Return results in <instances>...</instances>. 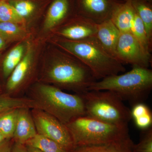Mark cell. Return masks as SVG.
Returning <instances> with one entry per match:
<instances>
[{
	"label": "cell",
	"mask_w": 152,
	"mask_h": 152,
	"mask_svg": "<svg viewBox=\"0 0 152 152\" xmlns=\"http://www.w3.org/2000/svg\"><path fill=\"white\" fill-rule=\"evenodd\" d=\"M18 110L11 109L0 113V132L6 139L13 137Z\"/></svg>",
	"instance_id": "cell-21"
},
{
	"label": "cell",
	"mask_w": 152,
	"mask_h": 152,
	"mask_svg": "<svg viewBox=\"0 0 152 152\" xmlns=\"http://www.w3.org/2000/svg\"><path fill=\"white\" fill-rule=\"evenodd\" d=\"M2 93H3L2 88L1 86L0 85V94H2Z\"/></svg>",
	"instance_id": "cell-33"
},
{
	"label": "cell",
	"mask_w": 152,
	"mask_h": 152,
	"mask_svg": "<svg viewBox=\"0 0 152 152\" xmlns=\"http://www.w3.org/2000/svg\"><path fill=\"white\" fill-rule=\"evenodd\" d=\"M25 145L34 147L43 152H66L56 142L38 134Z\"/></svg>",
	"instance_id": "cell-23"
},
{
	"label": "cell",
	"mask_w": 152,
	"mask_h": 152,
	"mask_svg": "<svg viewBox=\"0 0 152 152\" xmlns=\"http://www.w3.org/2000/svg\"><path fill=\"white\" fill-rule=\"evenodd\" d=\"M0 35L8 43L23 39L26 36V33L18 24L0 22Z\"/></svg>",
	"instance_id": "cell-24"
},
{
	"label": "cell",
	"mask_w": 152,
	"mask_h": 152,
	"mask_svg": "<svg viewBox=\"0 0 152 152\" xmlns=\"http://www.w3.org/2000/svg\"><path fill=\"white\" fill-rule=\"evenodd\" d=\"M70 10L69 0H54L47 13L44 28L51 29L61 24L67 19Z\"/></svg>",
	"instance_id": "cell-15"
},
{
	"label": "cell",
	"mask_w": 152,
	"mask_h": 152,
	"mask_svg": "<svg viewBox=\"0 0 152 152\" xmlns=\"http://www.w3.org/2000/svg\"><path fill=\"white\" fill-rule=\"evenodd\" d=\"M31 109H19L13 137L14 142L24 145L37 134L32 115Z\"/></svg>",
	"instance_id": "cell-12"
},
{
	"label": "cell",
	"mask_w": 152,
	"mask_h": 152,
	"mask_svg": "<svg viewBox=\"0 0 152 152\" xmlns=\"http://www.w3.org/2000/svg\"><path fill=\"white\" fill-rule=\"evenodd\" d=\"M56 44L87 66L96 81L126 70L123 64L106 51L96 37L80 41L61 39Z\"/></svg>",
	"instance_id": "cell-1"
},
{
	"label": "cell",
	"mask_w": 152,
	"mask_h": 152,
	"mask_svg": "<svg viewBox=\"0 0 152 152\" xmlns=\"http://www.w3.org/2000/svg\"><path fill=\"white\" fill-rule=\"evenodd\" d=\"M152 89V71L148 68L133 66L122 75L108 76L96 81L88 91H109L117 95L124 102L133 106L144 103Z\"/></svg>",
	"instance_id": "cell-2"
},
{
	"label": "cell",
	"mask_w": 152,
	"mask_h": 152,
	"mask_svg": "<svg viewBox=\"0 0 152 152\" xmlns=\"http://www.w3.org/2000/svg\"><path fill=\"white\" fill-rule=\"evenodd\" d=\"M131 32L146 53L148 55H151L152 45L148 39L143 23L136 12Z\"/></svg>",
	"instance_id": "cell-22"
},
{
	"label": "cell",
	"mask_w": 152,
	"mask_h": 152,
	"mask_svg": "<svg viewBox=\"0 0 152 152\" xmlns=\"http://www.w3.org/2000/svg\"><path fill=\"white\" fill-rule=\"evenodd\" d=\"M7 43V42L0 35V53L2 52L5 48Z\"/></svg>",
	"instance_id": "cell-30"
},
{
	"label": "cell",
	"mask_w": 152,
	"mask_h": 152,
	"mask_svg": "<svg viewBox=\"0 0 152 152\" xmlns=\"http://www.w3.org/2000/svg\"><path fill=\"white\" fill-rule=\"evenodd\" d=\"M124 1H126L127 0H124ZM146 1H148L150 2L151 1V0H146Z\"/></svg>",
	"instance_id": "cell-34"
},
{
	"label": "cell",
	"mask_w": 152,
	"mask_h": 152,
	"mask_svg": "<svg viewBox=\"0 0 152 152\" xmlns=\"http://www.w3.org/2000/svg\"><path fill=\"white\" fill-rule=\"evenodd\" d=\"M117 4L113 0H79V15L99 24L110 19Z\"/></svg>",
	"instance_id": "cell-10"
},
{
	"label": "cell",
	"mask_w": 152,
	"mask_h": 152,
	"mask_svg": "<svg viewBox=\"0 0 152 152\" xmlns=\"http://www.w3.org/2000/svg\"><path fill=\"white\" fill-rule=\"evenodd\" d=\"M98 24L79 15L57 31L61 37L71 41H80L96 37Z\"/></svg>",
	"instance_id": "cell-9"
},
{
	"label": "cell",
	"mask_w": 152,
	"mask_h": 152,
	"mask_svg": "<svg viewBox=\"0 0 152 152\" xmlns=\"http://www.w3.org/2000/svg\"><path fill=\"white\" fill-rule=\"evenodd\" d=\"M136 13L141 20L150 42L152 45V9L146 0H132Z\"/></svg>",
	"instance_id": "cell-17"
},
{
	"label": "cell",
	"mask_w": 152,
	"mask_h": 152,
	"mask_svg": "<svg viewBox=\"0 0 152 152\" xmlns=\"http://www.w3.org/2000/svg\"><path fill=\"white\" fill-rule=\"evenodd\" d=\"M23 107L38 109L36 102L31 98L14 97L6 93L0 94V113L11 109Z\"/></svg>",
	"instance_id": "cell-18"
},
{
	"label": "cell",
	"mask_w": 152,
	"mask_h": 152,
	"mask_svg": "<svg viewBox=\"0 0 152 152\" xmlns=\"http://www.w3.org/2000/svg\"><path fill=\"white\" fill-rule=\"evenodd\" d=\"M6 140H7V139L4 137L2 134L0 132V144H1L4 141Z\"/></svg>",
	"instance_id": "cell-32"
},
{
	"label": "cell",
	"mask_w": 152,
	"mask_h": 152,
	"mask_svg": "<svg viewBox=\"0 0 152 152\" xmlns=\"http://www.w3.org/2000/svg\"><path fill=\"white\" fill-rule=\"evenodd\" d=\"M135 13L132 0H127L123 4L117 3L110 19L121 33L130 32Z\"/></svg>",
	"instance_id": "cell-14"
},
{
	"label": "cell",
	"mask_w": 152,
	"mask_h": 152,
	"mask_svg": "<svg viewBox=\"0 0 152 152\" xmlns=\"http://www.w3.org/2000/svg\"><path fill=\"white\" fill-rule=\"evenodd\" d=\"M31 112L37 134L53 140L66 152L75 148L65 124L40 109H31Z\"/></svg>",
	"instance_id": "cell-7"
},
{
	"label": "cell",
	"mask_w": 152,
	"mask_h": 152,
	"mask_svg": "<svg viewBox=\"0 0 152 152\" xmlns=\"http://www.w3.org/2000/svg\"><path fill=\"white\" fill-rule=\"evenodd\" d=\"M131 138L110 143L76 147L70 152H134Z\"/></svg>",
	"instance_id": "cell-16"
},
{
	"label": "cell",
	"mask_w": 152,
	"mask_h": 152,
	"mask_svg": "<svg viewBox=\"0 0 152 152\" xmlns=\"http://www.w3.org/2000/svg\"><path fill=\"white\" fill-rule=\"evenodd\" d=\"M25 47L20 44L12 49L4 58L2 63V72L5 78H7L20 62L24 53Z\"/></svg>",
	"instance_id": "cell-20"
},
{
	"label": "cell",
	"mask_w": 152,
	"mask_h": 152,
	"mask_svg": "<svg viewBox=\"0 0 152 152\" xmlns=\"http://www.w3.org/2000/svg\"><path fill=\"white\" fill-rule=\"evenodd\" d=\"M58 57L47 72L50 81L61 89L72 90L78 94L88 91L96 81L90 69L73 55Z\"/></svg>",
	"instance_id": "cell-5"
},
{
	"label": "cell",
	"mask_w": 152,
	"mask_h": 152,
	"mask_svg": "<svg viewBox=\"0 0 152 152\" xmlns=\"http://www.w3.org/2000/svg\"><path fill=\"white\" fill-rule=\"evenodd\" d=\"M116 58L123 64L148 68L151 55L146 53L130 31L121 33L116 49Z\"/></svg>",
	"instance_id": "cell-8"
},
{
	"label": "cell",
	"mask_w": 152,
	"mask_h": 152,
	"mask_svg": "<svg viewBox=\"0 0 152 152\" xmlns=\"http://www.w3.org/2000/svg\"><path fill=\"white\" fill-rule=\"evenodd\" d=\"M9 2L19 15L24 19L30 16L36 9L35 4L29 0H10Z\"/></svg>",
	"instance_id": "cell-26"
},
{
	"label": "cell",
	"mask_w": 152,
	"mask_h": 152,
	"mask_svg": "<svg viewBox=\"0 0 152 152\" xmlns=\"http://www.w3.org/2000/svg\"><path fill=\"white\" fill-rule=\"evenodd\" d=\"M140 142L134 144V152H152V127L142 130Z\"/></svg>",
	"instance_id": "cell-27"
},
{
	"label": "cell",
	"mask_w": 152,
	"mask_h": 152,
	"mask_svg": "<svg viewBox=\"0 0 152 152\" xmlns=\"http://www.w3.org/2000/svg\"><path fill=\"white\" fill-rule=\"evenodd\" d=\"M86 115L104 122L128 125L131 110L117 95L109 91H88L82 94Z\"/></svg>",
	"instance_id": "cell-6"
},
{
	"label": "cell",
	"mask_w": 152,
	"mask_h": 152,
	"mask_svg": "<svg viewBox=\"0 0 152 152\" xmlns=\"http://www.w3.org/2000/svg\"><path fill=\"white\" fill-rule=\"evenodd\" d=\"M33 51L29 45L26 52L20 62L18 64L8 78L6 86L7 94L17 97L31 71L32 62Z\"/></svg>",
	"instance_id": "cell-11"
},
{
	"label": "cell",
	"mask_w": 152,
	"mask_h": 152,
	"mask_svg": "<svg viewBox=\"0 0 152 152\" xmlns=\"http://www.w3.org/2000/svg\"><path fill=\"white\" fill-rule=\"evenodd\" d=\"M121 32L110 19L98 24L96 37L105 50L116 58V49Z\"/></svg>",
	"instance_id": "cell-13"
},
{
	"label": "cell",
	"mask_w": 152,
	"mask_h": 152,
	"mask_svg": "<svg viewBox=\"0 0 152 152\" xmlns=\"http://www.w3.org/2000/svg\"><path fill=\"white\" fill-rule=\"evenodd\" d=\"M26 148L27 152H43L37 148H36L34 147L29 146L25 145Z\"/></svg>",
	"instance_id": "cell-31"
},
{
	"label": "cell",
	"mask_w": 152,
	"mask_h": 152,
	"mask_svg": "<svg viewBox=\"0 0 152 152\" xmlns=\"http://www.w3.org/2000/svg\"><path fill=\"white\" fill-rule=\"evenodd\" d=\"M24 21L8 0H0V22L21 24Z\"/></svg>",
	"instance_id": "cell-25"
},
{
	"label": "cell",
	"mask_w": 152,
	"mask_h": 152,
	"mask_svg": "<svg viewBox=\"0 0 152 152\" xmlns=\"http://www.w3.org/2000/svg\"><path fill=\"white\" fill-rule=\"evenodd\" d=\"M65 125L75 147L110 143L130 138L128 125L109 124L86 115L77 117Z\"/></svg>",
	"instance_id": "cell-4"
},
{
	"label": "cell",
	"mask_w": 152,
	"mask_h": 152,
	"mask_svg": "<svg viewBox=\"0 0 152 152\" xmlns=\"http://www.w3.org/2000/svg\"><path fill=\"white\" fill-rule=\"evenodd\" d=\"M132 107L131 116L137 127L144 130L152 127V114L148 107L144 103H140Z\"/></svg>",
	"instance_id": "cell-19"
},
{
	"label": "cell",
	"mask_w": 152,
	"mask_h": 152,
	"mask_svg": "<svg viewBox=\"0 0 152 152\" xmlns=\"http://www.w3.org/2000/svg\"><path fill=\"white\" fill-rule=\"evenodd\" d=\"M29 98L36 102L38 109L65 124L77 117L86 115L84 103L81 95L66 93L55 86L37 85Z\"/></svg>",
	"instance_id": "cell-3"
},
{
	"label": "cell",
	"mask_w": 152,
	"mask_h": 152,
	"mask_svg": "<svg viewBox=\"0 0 152 152\" xmlns=\"http://www.w3.org/2000/svg\"><path fill=\"white\" fill-rule=\"evenodd\" d=\"M14 142L12 139H7L0 144V152H12Z\"/></svg>",
	"instance_id": "cell-28"
},
{
	"label": "cell",
	"mask_w": 152,
	"mask_h": 152,
	"mask_svg": "<svg viewBox=\"0 0 152 152\" xmlns=\"http://www.w3.org/2000/svg\"><path fill=\"white\" fill-rule=\"evenodd\" d=\"M12 152H27L24 145L13 142L12 146Z\"/></svg>",
	"instance_id": "cell-29"
}]
</instances>
